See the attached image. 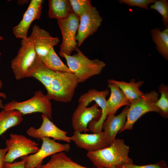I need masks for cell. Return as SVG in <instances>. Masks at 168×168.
Returning <instances> with one entry per match:
<instances>
[{
	"label": "cell",
	"mask_w": 168,
	"mask_h": 168,
	"mask_svg": "<svg viewBox=\"0 0 168 168\" xmlns=\"http://www.w3.org/2000/svg\"><path fill=\"white\" fill-rule=\"evenodd\" d=\"M25 163L24 159L13 163L5 162L3 168H24Z\"/></svg>",
	"instance_id": "cell-30"
},
{
	"label": "cell",
	"mask_w": 168,
	"mask_h": 168,
	"mask_svg": "<svg viewBox=\"0 0 168 168\" xmlns=\"http://www.w3.org/2000/svg\"><path fill=\"white\" fill-rule=\"evenodd\" d=\"M129 151V147L124 140L118 138L108 147L88 152L86 155L97 168H117L121 165L133 163L128 156Z\"/></svg>",
	"instance_id": "cell-2"
},
{
	"label": "cell",
	"mask_w": 168,
	"mask_h": 168,
	"mask_svg": "<svg viewBox=\"0 0 168 168\" xmlns=\"http://www.w3.org/2000/svg\"><path fill=\"white\" fill-rule=\"evenodd\" d=\"M21 44L17 55L11 61V68L17 80L28 77L42 63L29 36L21 39Z\"/></svg>",
	"instance_id": "cell-3"
},
{
	"label": "cell",
	"mask_w": 168,
	"mask_h": 168,
	"mask_svg": "<svg viewBox=\"0 0 168 168\" xmlns=\"http://www.w3.org/2000/svg\"><path fill=\"white\" fill-rule=\"evenodd\" d=\"M79 20V18L73 12L65 18L57 20L63 38L59 54L70 55L73 51H76L78 47L76 36Z\"/></svg>",
	"instance_id": "cell-8"
},
{
	"label": "cell",
	"mask_w": 168,
	"mask_h": 168,
	"mask_svg": "<svg viewBox=\"0 0 168 168\" xmlns=\"http://www.w3.org/2000/svg\"><path fill=\"white\" fill-rule=\"evenodd\" d=\"M161 96L156 105L159 110V114L165 118L168 116V86L161 83L158 87Z\"/></svg>",
	"instance_id": "cell-25"
},
{
	"label": "cell",
	"mask_w": 168,
	"mask_h": 168,
	"mask_svg": "<svg viewBox=\"0 0 168 168\" xmlns=\"http://www.w3.org/2000/svg\"><path fill=\"white\" fill-rule=\"evenodd\" d=\"M108 82L111 93L109 98L106 101L107 115H114L120 107L124 105L129 106L131 103L117 85Z\"/></svg>",
	"instance_id": "cell-18"
},
{
	"label": "cell",
	"mask_w": 168,
	"mask_h": 168,
	"mask_svg": "<svg viewBox=\"0 0 168 168\" xmlns=\"http://www.w3.org/2000/svg\"><path fill=\"white\" fill-rule=\"evenodd\" d=\"M0 97L3 98L4 99H6L7 98L6 95L5 93L1 92H0ZM4 105L2 103V100L0 99V109H3Z\"/></svg>",
	"instance_id": "cell-32"
},
{
	"label": "cell",
	"mask_w": 168,
	"mask_h": 168,
	"mask_svg": "<svg viewBox=\"0 0 168 168\" xmlns=\"http://www.w3.org/2000/svg\"><path fill=\"white\" fill-rule=\"evenodd\" d=\"M153 4L150 5L151 9L156 10L161 15L164 25L168 28V2L167 0H156Z\"/></svg>",
	"instance_id": "cell-27"
},
{
	"label": "cell",
	"mask_w": 168,
	"mask_h": 168,
	"mask_svg": "<svg viewBox=\"0 0 168 168\" xmlns=\"http://www.w3.org/2000/svg\"><path fill=\"white\" fill-rule=\"evenodd\" d=\"M156 0H119L121 4L124 3L129 7H138L141 8L148 10V5L153 3Z\"/></svg>",
	"instance_id": "cell-28"
},
{
	"label": "cell",
	"mask_w": 168,
	"mask_h": 168,
	"mask_svg": "<svg viewBox=\"0 0 168 168\" xmlns=\"http://www.w3.org/2000/svg\"><path fill=\"white\" fill-rule=\"evenodd\" d=\"M8 151L7 147L4 148H0V168H3L5 163V156Z\"/></svg>",
	"instance_id": "cell-31"
},
{
	"label": "cell",
	"mask_w": 168,
	"mask_h": 168,
	"mask_svg": "<svg viewBox=\"0 0 168 168\" xmlns=\"http://www.w3.org/2000/svg\"><path fill=\"white\" fill-rule=\"evenodd\" d=\"M2 81L0 80V90L1 89L2 87Z\"/></svg>",
	"instance_id": "cell-33"
},
{
	"label": "cell",
	"mask_w": 168,
	"mask_h": 168,
	"mask_svg": "<svg viewBox=\"0 0 168 168\" xmlns=\"http://www.w3.org/2000/svg\"><path fill=\"white\" fill-rule=\"evenodd\" d=\"M119 168H168L166 162L162 160L157 163L143 166H138L133 163L125 164L119 166Z\"/></svg>",
	"instance_id": "cell-29"
},
{
	"label": "cell",
	"mask_w": 168,
	"mask_h": 168,
	"mask_svg": "<svg viewBox=\"0 0 168 168\" xmlns=\"http://www.w3.org/2000/svg\"><path fill=\"white\" fill-rule=\"evenodd\" d=\"M41 139L42 144L38 151L33 154L20 157L25 160L24 168H35L42 165L43 160L45 157L61 152H69L70 150L68 144H61L46 137Z\"/></svg>",
	"instance_id": "cell-9"
},
{
	"label": "cell",
	"mask_w": 168,
	"mask_h": 168,
	"mask_svg": "<svg viewBox=\"0 0 168 168\" xmlns=\"http://www.w3.org/2000/svg\"><path fill=\"white\" fill-rule=\"evenodd\" d=\"M3 110H17L23 115L35 112H40L46 115L50 120L52 118V105L46 95L40 90L35 91L31 98L19 102L13 100L4 105Z\"/></svg>",
	"instance_id": "cell-5"
},
{
	"label": "cell",
	"mask_w": 168,
	"mask_h": 168,
	"mask_svg": "<svg viewBox=\"0 0 168 168\" xmlns=\"http://www.w3.org/2000/svg\"><path fill=\"white\" fill-rule=\"evenodd\" d=\"M152 39L159 53L166 60L168 59V28L161 31L156 28L150 31Z\"/></svg>",
	"instance_id": "cell-23"
},
{
	"label": "cell",
	"mask_w": 168,
	"mask_h": 168,
	"mask_svg": "<svg viewBox=\"0 0 168 168\" xmlns=\"http://www.w3.org/2000/svg\"><path fill=\"white\" fill-rule=\"evenodd\" d=\"M3 39V38L2 36H0V40H2Z\"/></svg>",
	"instance_id": "cell-34"
},
{
	"label": "cell",
	"mask_w": 168,
	"mask_h": 168,
	"mask_svg": "<svg viewBox=\"0 0 168 168\" xmlns=\"http://www.w3.org/2000/svg\"><path fill=\"white\" fill-rule=\"evenodd\" d=\"M109 92L108 89L101 91L94 88L90 89L81 95L78 99L79 103L86 106L92 101H95L101 108L102 114L100 119L97 121H92L88 125L89 130L93 133L102 131L103 123L107 116L106 98Z\"/></svg>",
	"instance_id": "cell-10"
},
{
	"label": "cell",
	"mask_w": 168,
	"mask_h": 168,
	"mask_svg": "<svg viewBox=\"0 0 168 168\" xmlns=\"http://www.w3.org/2000/svg\"><path fill=\"white\" fill-rule=\"evenodd\" d=\"M71 141H73L79 147L87 150L88 152L96 151L109 146L101 131L96 133H82L74 131L70 137Z\"/></svg>",
	"instance_id": "cell-16"
},
{
	"label": "cell",
	"mask_w": 168,
	"mask_h": 168,
	"mask_svg": "<svg viewBox=\"0 0 168 168\" xmlns=\"http://www.w3.org/2000/svg\"><path fill=\"white\" fill-rule=\"evenodd\" d=\"M42 123L37 129L31 127L27 131V134L38 140L44 137H51L54 140H61L70 143V137L67 136V132L56 126L45 114H42Z\"/></svg>",
	"instance_id": "cell-14"
},
{
	"label": "cell",
	"mask_w": 168,
	"mask_h": 168,
	"mask_svg": "<svg viewBox=\"0 0 168 168\" xmlns=\"http://www.w3.org/2000/svg\"><path fill=\"white\" fill-rule=\"evenodd\" d=\"M108 82L117 85L122 91L127 99L131 103L143 96L144 93L139 89L144 82L139 81L136 82L135 79H131L130 82L118 81L112 79L107 80Z\"/></svg>",
	"instance_id": "cell-19"
},
{
	"label": "cell",
	"mask_w": 168,
	"mask_h": 168,
	"mask_svg": "<svg viewBox=\"0 0 168 168\" xmlns=\"http://www.w3.org/2000/svg\"><path fill=\"white\" fill-rule=\"evenodd\" d=\"M73 13L80 19L92 6L90 0H69Z\"/></svg>",
	"instance_id": "cell-26"
},
{
	"label": "cell",
	"mask_w": 168,
	"mask_h": 168,
	"mask_svg": "<svg viewBox=\"0 0 168 168\" xmlns=\"http://www.w3.org/2000/svg\"><path fill=\"white\" fill-rule=\"evenodd\" d=\"M96 103L91 106L87 107L81 103H79L74 112L72 118V125L74 131L81 133L89 131L88 127L92 121H98L101 114V109Z\"/></svg>",
	"instance_id": "cell-12"
},
{
	"label": "cell",
	"mask_w": 168,
	"mask_h": 168,
	"mask_svg": "<svg viewBox=\"0 0 168 168\" xmlns=\"http://www.w3.org/2000/svg\"><path fill=\"white\" fill-rule=\"evenodd\" d=\"M102 18L96 8L92 6L80 18L76 36L77 45L80 47L89 36L96 32L101 25Z\"/></svg>",
	"instance_id": "cell-11"
},
{
	"label": "cell",
	"mask_w": 168,
	"mask_h": 168,
	"mask_svg": "<svg viewBox=\"0 0 168 168\" xmlns=\"http://www.w3.org/2000/svg\"><path fill=\"white\" fill-rule=\"evenodd\" d=\"M49 17L61 19L67 17L73 12L69 0H49Z\"/></svg>",
	"instance_id": "cell-20"
},
{
	"label": "cell",
	"mask_w": 168,
	"mask_h": 168,
	"mask_svg": "<svg viewBox=\"0 0 168 168\" xmlns=\"http://www.w3.org/2000/svg\"><path fill=\"white\" fill-rule=\"evenodd\" d=\"M28 77L35 78L44 85L50 100L63 102L71 101L78 83L73 73L53 70L43 63Z\"/></svg>",
	"instance_id": "cell-1"
},
{
	"label": "cell",
	"mask_w": 168,
	"mask_h": 168,
	"mask_svg": "<svg viewBox=\"0 0 168 168\" xmlns=\"http://www.w3.org/2000/svg\"><path fill=\"white\" fill-rule=\"evenodd\" d=\"M77 53L72 55L60 54L65 58L68 67L76 76L78 83L83 82L91 77L100 74L105 63L98 59H90L77 48Z\"/></svg>",
	"instance_id": "cell-4"
},
{
	"label": "cell",
	"mask_w": 168,
	"mask_h": 168,
	"mask_svg": "<svg viewBox=\"0 0 168 168\" xmlns=\"http://www.w3.org/2000/svg\"><path fill=\"white\" fill-rule=\"evenodd\" d=\"M42 63L45 67L53 70L72 72L68 67L61 60L54 48L50 50Z\"/></svg>",
	"instance_id": "cell-24"
},
{
	"label": "cell",
	"mask_w": 168,
	"mask_h": 168,
	"mask_svg": "<svg viewBox=\"0 0 168 168\" xmlns=\"http://www.w3.org/2000/svg\"><path fill=\"white\" fill-rule=\"evenodd\" d=\"M42 1L31 0L21 21L13 28V32L17 38L21 39L28 37L27 33L29 27L34 20L40 17Z\"/></svg>",
	"instance_id": "cell-15"
},
{
	"label": "cell",
	"mask_w": 168,
	"mask_h": 168,
	"mask_svg": "<svg viewBox=\"0 0 168 168\" xmlns=\"http://www.w3.org/2000/svg\"><path fill=\"white\" fill-rule=\"evenodd\" d=\"M35 168H89L83 166L72 161L63 152L51 155L49 161Z\"/></svg>",
	"instance_id": "cell-22"
},
{
	"label": "cell",
	"mask_w": 168,
	"mask_h": 168,
	"mask_svg": "<svg viewBox=\"0 0 168 168\" xmlns=\"http://www.w3.org/2000/svg\"><path fill=\"white\" fill-rule=\"evenodd\" d=\"M129 106H126L119 114L117 115H107L103 123L102 129L104 138L110 144L116 139L117 133L124 127L126 121Z\"/></svg>",
	"instance_id": "cell-17"
},
{
	"label": "cell",
	"mask_w": 168,
	"mask_h": 168,
	"mask_svg": "<svg viewBox=\"0 0 168 168\" xmlns=\"http://www.w3.org/2000/svg\"><path fill=\"white\" fill-rule=\"evenodd\" d=\"M5 144L8 151L5 156V162L12 163L18 158L35 153L40 149L36 142L21 134H10Z\"/></svg>",
	"instance_id": "cell-7"
},
{
	"label": "cell",
	"mask_w": 168,
	"mask_h": 168,
	"mask_svg": "<svg viewBox=\"0 0 168 168\" xmlns=\"http://www.w3.org/2000/svg\"><path fill=\"white\" fill-rule=\"evenodd\" d=\"M159 95L155 91L146 92L144 95L130 103L128 111L126 121L120 132L126 130H131L136 121L142 115L150 112L159 113L156 105Z\"/></svg>",
	"instance_id": "cell-6"
},
{
	"label": "cell",
	"mask_w": 168,
	"mask_h": 168,
	"mask_svg": "<svg viewBox=\"0 0 168 168\" xmlns=\"http://www.w3.org/2000/svg\"><path fill=\"white\" fill-rule=\"evenodd\" d=\"M23 114L17 110L0 112V135L10 128L19 125L23 120Z\"/></svg>",
	"instance_id": "cell-21"
},
{
	"label": "cell",
	"mask_w": 168,
	"mask_h": 168,
	"mask_svg": "<svg viewBox=\"0 0 168 168\" xmlns=\"http://www.w3.org/2000/svg\"><path fill=\"white\" fill-rule=\"evenodd\" d=\"M117 168H119L118 167H117Z\"/></svg>",
	"instance_id": "cell-35"
},
{
	"label": "cell",
	"mask_w": 168,
	"mask_h": 168,
	"mask_svg": "<svg viewBox=\"0 0 168 168\" xmlns=\"http://www.w3.org/2000/svg\"><path fill=\"white\" fill-rule=\"evenodd\" d=\"M29 37L32 40L36 53L42 62L50 50L59 42L57 37L51 36L49 32L35 25Z\"/></svg>",
	"instance_id": "cell-13"
}]
</instances>
